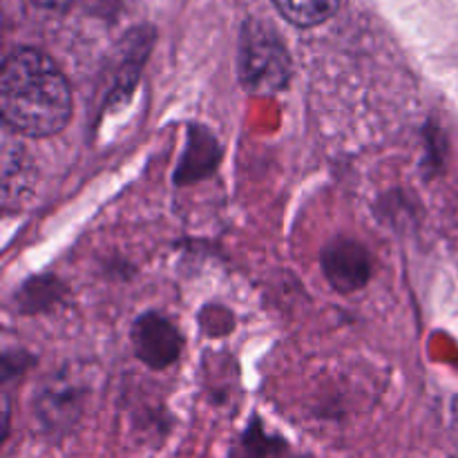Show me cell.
<instances>
[{
  "instance_id": "obj_1",
  "label": "cell",
  "mask_w": 458,
  "mask_h": 458,
  "mask_svg": "<svg viewBox=\"0 0 458 458\" xmlns=\"http://www.w3.org/2000/svg\"><path fill=\"white\" fill-rule=\"evenodd\" d=\"M0 112L13 132L49 137L72 114V89L47 54L21 47L4 58L0 74Z\"/></svg>"
},
{
  "instance_id": "obj_2",
  "label": "cell",
  "mask_w": 458,
  "mask_h": 458,
  "mask_svg": "<svg viewBox=\"0 0 458 458\" xmlns=\"http://www.w3.org/2000/svg\"><path fill=\"white\" fill-rule=\"evenodd\" d=\"M237 65H240L242 83L253 94L280 92L289 83V52L280 36L262 22H246Z\"/></svg>"
},
{
  "instance_id": "obj_3",
  "label": "cell",
  "mask_w": 458,
  "mask_h": 458,
  "mask_svg": "<svg viewBox=\"0 0 458 458\" xmlns=\"http://www.w3.org/2000/svg\"><path fill=\"white\" fill-rule=\"evenodd\" d=\"M322 271L335 291L352 293L371 277V258L362 244L338 237L322 250Z\"/></svg>"
},
{
  "instance_id": "obj_4",
  "label": "cell",
  "mask_w": 458,
  "mask_h": 458,
  "mask_svg": "<svg viewBox=\"0 0 458 458\" xmlns=\"http://www.w3.org/2000/svg\"><path fill=\"white\" fill-rule=\"evenodd\" d=\"M132 344L137 356L152 369H165L182 352V335L168 318L146 313L132 327Z\"/></svg>"
},
{
  "instance_id": "obj_5",
  "label": "cell",
  "mask_w": 458,
  "mask_h": 458,
  "mask_svg": "<svg viewBox=\"0 0 458 458\" xmlns=\"http://www.w3.org/2000/svg\"><path fill=\"white\" fill-rule=\"evenodd\" d=\"M81 410V392L72 383H54L38 401V416L45 428L61 429L74 420Z\"/></svg>"
},
{
  "instance_id": "obj_6",
  "label": "cell",
  "mask_w": 458,
  "mask_h": 458,
  "mask_svg": "<svg viewBox=\"0 0 458 458\" xmlns=\"http://www.w3.org/2000/svg\"><path fill=\"white\" fill-rule=\"evenodd\" d=\"M277 12L298 27H316L329 21L340 7V0H273Z\"/></svg>"
},
{
  "instance_id": "obj_7",
  "label": "cell",
  "mask_w": 458,
  "mask_h": 458,
  "mask_svg": "<svg viewBox=\"0 0 458 458\" xmlns=\"http://www.w3.org/2000/svg\"><path fill=\"white\" fill-rule=\"evenodd\" d=\"M267 454H271V445L267 438H262L259 434H249L233 458H267Z\"/></svg>"
},
{
  "instance_id": "obj_8",
  "label": "cell",
  "mask_w": 458,
  "mask_h": 458,
  "mask_svg": "<svg viewBox=\"0 0 458 458\" xmlns=\"http://www.w3.org/2000/svg\"><path fill=\"white\" fill-rule=\"evenodd\" d=\"M36 4L45 9H67L76 3V0H34Z\"/></svg>"
},
{
  "instance_id": "obj_9",
  "label": "cell",
  "mask_w": 458,
  "mask_h": 458,
  "mask_svg": "<svg viewBox=\"0 0 458 458\" xmlns=\"http://www.w3.org/2000/svg\"><path fill=\"white\" fill-rule=\"evenodd\" d=\"M454 419L458 420V398L454 401Z\"/></svg>"
}]
</instances>
